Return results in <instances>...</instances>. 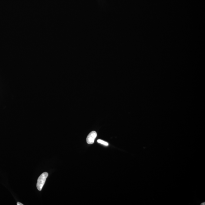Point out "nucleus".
Returning <instances> with one entry per match:
<instances>
[{
  "mask_svg": "<svg viewBox=\"0 0 205 205\" xmlns=\"http://www.w3.org/2000/svg\"><path fill=\"white\" fill-rule=\"evenodd\" d=\"M48 176V173L47 172L43 173L40 175L38 179L37 187L38 190L39 191L42 190L44 184H45L46 181Z\"/></svg>",
  "mask_w": 205,
  "mask_h": 205,
  "instance_id": "obj_1",
  "label": "nucleus"
},
{
  "mask_svg": "<svg viewBox=\"0 0 205 205\" xmlns=\"http://www.w3.org/2000/svg\"><path fill=\"white\" fill-rule=\"evenodd\" d=\"M97 136V133L95 131H92L91 132L88 136L86 139L87 143L88 144H93L94 143L96 137Z\"/></svg>",
  "mask_w": 205,
  "mask_h": 205,
  "instance_id": "obj_2",
  "label": "nucleus"
},
{
  "mask_svg": "<svg viewBox=\"0 0 205 205\" xmlns=\"http://www.w3.org/2000/svg\"><path fill=\"white\" fill-rule=\"evenodd\" d=\"M97 142L102 145H105V146H108L109 144L107 142H106L101 140H97Z\"/></svg>",
  "mask_w": 205,
  "mask_h": 205,
  "instance_id": "obj_3",
  "label": "nucleus"
},
{
  "mask_svg": "<svg viewBox=\"0 0 205 205\" xmlns=\"http://www.w3.org/2000/svg\"><path fill=\"white\" fill-rule=\"evenodd\" d=\"M17 205H23V204H22V203H20V202H18L17 203Z\"/></svg>",
  "mask_w": 205,
  "mask_h": 205,
  "instance_id": "obj_4",
  "label": "nucleus"
}]
</instances>
